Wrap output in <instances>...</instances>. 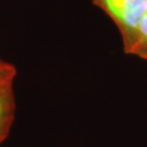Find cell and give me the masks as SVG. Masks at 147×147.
Listing matches in <instances>:
<instances>
[{
	"instance_id": "obj_4",
	"label": "cell",
	"mask_w": 147,
	"mask_h": 147,
	"mask_svg": "<svg viewBox=\"0 0 147 147\" xmlns=\"http://www.w3.org/2000/svg\"><path fill=\"white\" fill-rule=\"evenodd\" d=\"M9 75H16V69L12 63L5 61L0 57V78L9 76Z\"/></svg>"
},
{
	"instance_id": "obj_1",
	"label": "cell",
	"mask_w": 147,
	"mask_h": 147,
	"mask_svg": "<svg viewBox=\"0 0 147 147\" xmlns=\"http://www.w3.org/2000/svg\"><path fill=\"white\" fill-rule=\"evenodd\" d=\"M115 22L121 37L129 35L147 12V0H92Z\"/></svg>"
},
{
	"instance_id": "obj_5",
	"label": "cell",
	"mask_w": 147,
	"mask_h": 147,
	"mask_svg": "<svg viewBox=\"0 0 147 147\" xmlns=\"http://www.w3.org/2000/svg\"><path fill=\"white\" fill-rule=\"evenodd\" d=\"M7 137H8L7 135H5V134H1V133H0V145L3 143V141H5Z\"/></svg>"
},
{
	"instance_id": "obj_2",
	"label": "cell",
	"mask_w": 147,
	"mask_h": 147,
	"mask_svg": "<svg viewBox=\"0 0 147 147\" xmlns=\"http://www.w3.org/2000/svg\"><path fill=\"white\" fill-rule=\"evenodd\" d=\"M16 75L0 78V133L9 135L16 115L13 82Z\"/></svg>"
},
{
	"instance_id": "obj_3",
	"label": "cell",
	"mask_w": 147,
	"mask_h": 147,
	"mask_svg": "<svg viewBox=\"0 0 147 147\" xmlns=\"http://www.w3.org/2000/svg\"><path fill=\"white\" fill-rule=\"evenodd\" d=\"M124 51L147 60V12L133 31L122 38Z\"/></svg>"
}]
</instances>
